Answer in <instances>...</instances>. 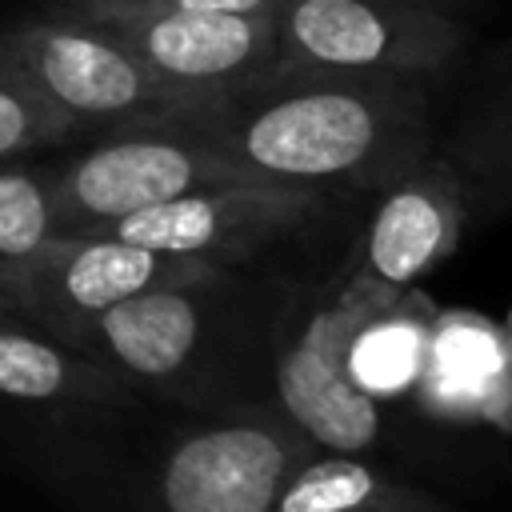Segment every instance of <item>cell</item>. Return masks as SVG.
<instances>
[{"label": "cell", "mask_w": 512, "mask_h": 512, "mask_svg": "<svg viewBox=\"0 0 512 512\" xmlns=\"http://www.w3.org/2000/svg\"><path fill=\"white\" fill-rule=\"evenodd\" d=\"M436 96L408 76L272 68L164 116L248 180L364 200L436 148Z\"/></svg>", "instance_id": "6da1fadb"}, {"label": "cell", "mask_w": 512, "mask_h": 512, "mask_svg": "<svg viewBox=\"0 0 512 512\" xmlns=\"http://www.w3.org/2000/svg\"><path fill=\"white\" fill-rule=\"evenodd\" d=\"M308 276L288 264L204 268L96 316L72 348L140 400L224 412L272 400V360Z\"/></svg>", "instance_id": "7a4b0ae2"}, {"label": "cell", "mask_w": 512, "mask_h": 512, "mask_svg": "<svg viewBox=\"0 0 512 512\" xmlns=\"http://www.w3.org/2000/svg\"><path fill=\"white\" fill-rule=\"evenodd\" d=\"M388 292L360 276L348 260L304 284L272 360V404L304 432L312 448L368 456L380 444V404L368 400L348 376V344L356 328L388 308Z\"/></svg>", "instance_id": "3957f363"}, {"label": "cell", "mask_w": 512, "mask_h": 512, "mask_svg": "<svg viewBox=\"0 0 512 512\" xmlns=\"http://www.w3.org/2000/svg\"><path fill=\"white\" fill-rule=\"evenodd\" d=\"M0 60L72 120L80 140L192 104L156 80L104 24L60 4L0 20Z\"/></svg>", "instance_id": "277c9868"}, {"label": "cell", "mask_w": 512, "mask_h": 512, "mask_svg": "<svg viewBox=\"0 0 512 512\" xmlns=\"http://www.w3.org/2000/svg\"><path fill=\"white\" fill-rule=\"evenodd\" d=\"M348 200L352 196L236 180L152 204L116 220L104 236L224 268H260L284 264L288 252L320 240L344 216Z\"/></svg>", "instance_id": "5b68a950"}, {"label": "cell", "mask_w": 512, "mask_h": 512, "mask_svg": "<svg viewBox=\"0 0 512 512\" xmlns=\"http://www.w3.org/2000/svg\"><path fill=\"white\" fill-rule=\"evenodd\" d=\"M276 68L408 76L444 88L468 56V20L424 0H280Z\"/></svg>", "instance_id": "8992f818"}, {"label": "cell", "mask_w": 512, "mask_h": 512, "mask_svg": "<svg viewBox=\"0 0 512 512\" xmlns=\"http://www.w3.org/2000/svg\"><path fill=\"white\" fill-rule=\"evenodd\" d=\"M76 144L64 160H52L60 236L108 232L116 220L184 192L248 180L168 116L120 124Z\"/></svg>", "instance_id": "52a82bcc"}, {"label": "cell", "mask_w": 512, "mask_h": 512, "mask_svg": "<svg viewBox=\"0 0 512 512\" xmlns=\"http://www.w3.org/2000/svg\"><path fill=\"white\" fill-rule=\"evenodd\" d=\"M216 268L208 260L168 256L144 244H128L120 236H56L32 256L0 264V296L8 308L32 328L76 344V336L104 316L108 308L180 280ZM224 268V264H220Z\"/></svg>", "instance_id": "ba28073f"}, {"label": "cell", "mask_w": 512, "mask_h": 512, "mask_svg": "<svg viewBox=\"0 0 512 512\" xmlns=\"http://www.w3.org/2000/svg\"><path fill=\"white\" fill-rule=\"evenodd\" d=\"M104 24L156 80L188 100L244 88L276 68L272 12H204L168 4L48 0Z\"/></svg>", "instance_id": "9c48e42d"}, {"label": "cell", "mask_w": 512, "mask_h": 512, "mask_svg": "<svg viewBox=\"0 0 512 512\" xmlns=\"http://www.w3.org/2000/svg\"><path fill=\"white\" fill-rule=\"evenodd\" d=\"M464 228V188L448 160L432 148L420 164L372 192V208L348 264L388 292H408L456 252Z\"/></svg>", "instance_id": "30bf717a"}, {"label": "cell", "mask_w": 512, "mask_h": 512, "mask_svg": "<svg viewBox=\"0 0 512 512\" xmlns=\"http://www.w3.org/2000/svg\"><path fill=\"white\" fill-rule=\"evenodd\" d=\"M508 392V340L504 324L448 308L432 316L424 368L412 384V400L424 416L444 424H500Z\"/></svg>", "instance_id": "8fae6325"}, {"label": "cell", "mask_w": 512, "mask_h": 512, "mask_svg": "<svg viewBox=\"0 0 512 512\" xmlns=\"http://www.w3.org/2000/svg\"><path fill=\"white\" fill-rule=\"evenodd\" d=\"M436 152L464 188L468 224H496L512 212V44L460 100L456 120L440 128Z\"/></svg>", "instance_id": "7c38bea8"}, {"label": "cell", "mask_w": 512, "mask_h": 512, "mask_svg": "<svg viewBox=\"0 0 512 512\" xmlns=\"http://www.w3.org/2000/svg\"><path fill=\"white\" fill-rule=\"evenodd\" d=\"M0 400L8 404H132L140 400L88 352L0 312Z\"/></svg>", "instance_id": "4fadbf2b"}, {"label": "cell", "mask_w": 512, "mask_h": 512, "mask_svg": "<svg viewBox=\"0 0 512 512\" xmlns=\"http://www.w3.org/2000/svg\"><path fill=\"white\" fill-rule=\"evenodd\" d=\"M268 512H460V508L376 468L368 456L312 448L284 476Z\"/></svg>", "instance_id": "5bb4252c"}, {"label": "cell", "mask_w": 512, "mask_h": 512, "mask_svg": "<svg viewBox=\"0 0 512 512\" xmlns=\"http://www.w3.org/2000/svg\"><path fill=\"white\" fill-rule=\"evenodd\" d=\"M432 300L416 288L400 292L388 308L368 316L352 344H348V376L352 384L376 400H400L412 392L420 368H424V348H428V328H432Z\"/></svg>", "instance_id": "9a60e30c"}, {"label": "cell", "mask_w": 512, "mask_h": 512, "mask_svg": "<svg viewBox=\"0 0 512 512\" xmlns=\"http://www.w3.org/2000/svg\"><path fill=\"white\" fill-rule=\"evenodd\" d=\"M60 236L52 160L12 156L0 160V264L32 256Z\"/></svg>", "instance_id": "2e32d148"}, {"label": "cell", "mask_w": 512, "mask_h": 512, "mask_svg": "<svg viewBox=\"0 0 512 512\" xmlns=\"http://www.w3.org/2000/svg\"><path fill=\"white\" fill-rule=\"evenodd\" d=\"M80 132L64 120L24 76L0 60V160L40 156L64 144H76Z\"/></svg>", "instance_id": "e0dca14e"}, {"label": "cell", "mask_w": 512, "mask_h": 512, "mask_svg": "<svg viewBox=\"0 0 512 512\" xmlns=\"http://www.w3.org/2000/svg\"><path fill=\"white\" fill-rule=\"evenodd\" d=\"M136 4H168V8H204V12H276L280 0H136Z\"/></svg>", "instance_id": "ac0fdd59"}, {"label": "cell", "mask_w": 512, "mask_h": 512, "mask_svg": "<svg viewBox=\"0 0 512 512\" xmlns=\"http://www.w3.org/2000/svg\"><path fill=\"white\" fill-rule=\"evenodd\" d=\"M504 324V340H508V392H504V412H500V432H508L512 436V312H508V320H500Z\"/></svg>", "instance_id": "d6986e66"}, {"label": "cell", "mask_w": 512, "mask_h": 512, "mask_svg": "<svg viewBox=\"0 0 512 512\" xmlns=\"http://www.w3.org/2000/svg\"><path fill=\"white\" fill-rule=\"evenodd\" d=\"M424 4H432V8H440V12H452V16L468 20V12H476L484 0H424Z\"/></svg>", "instance_id": "ffe728a7"}, {"label": "cell", "mask_w": 512, "mask_h": 512, "mask_svg": "<svg viewBox=\"0 0 512 512\" xmlns=\"http://www.w3.org/2000/svg\"><path fill=\"white\" fill-rule=\"evenodd\" d=\"M80 4H136V0H80Z\"/></svg>", "instance_id": "44dd1931"}, {"label": "cell", "mask_w": 512, "mask_h": 512, "mask_svg": "<svg viewBox=\"0 0 512 512\" xmlns=\"http://www.w3.org/2000/svg\"><path fill=\"white\" fill-rule=\"evenodd\" d=\"M0 312H12V308H8V300H4V296H0Z\"/></svg>", "instance_id": "7402d4cb"}]
</instances>
